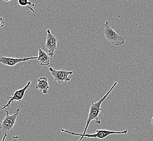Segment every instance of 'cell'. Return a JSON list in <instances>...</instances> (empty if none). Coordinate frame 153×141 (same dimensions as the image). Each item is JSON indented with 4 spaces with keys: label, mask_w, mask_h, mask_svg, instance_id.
<instances>
[{
    "label": "cell",
    "mask_w": 153,
    "mask_h": 141,
    "mask_svg": "<svg viewBox=\"0 0 153 141\" xmlns=\"http://www.w3.org/2000/svg\"><path fill=\"white\" fill-rule=\"evenodd\" d=\"M38 60L39 62L40 65L42 66H47L50 64V56L40 48H39L38 49Z\"/></svg>",
    "instance_id": "30bf717a"
},
{
    "label": "cell",
    "mask_w": 153,
    "mask_h": 141,
    "mask_svg": "<svg viewBox=\"0 0 153 141\" xmlns=\"http://www.w3.org/2000/svg\"><path fill=\"white\" fill-rule=\"evenodd\" d=\"M19 111L20 109L18 108L14 114L10 115L9 112L7 111L6 116L4 117L2 121L0 123V130L4 132V134L7 135V134H10L12 132Z\"/></svg>",
    "instance_id": "277c9868"
},
{
    "label": "cell",
    "mask_w": 153,
    "mask_h": 141,
    "mask_svg": "<svg viewBox=\"0 0 153 141\" xmlns=\"http://www.w3.org/2000/svg\"><path fill=\"white\" fill-rule=\"evenodd\" d=\"M18 3L19 5L21 6L25 7L28 6L29 7L30 5H32V6L33 7L36 6V5L34 3H32L31 1H28V0H19Z\"/></svg>",
    "instance_id": "8fae6325"
},
{
    "label": "cell",
    "mask_w": 153,
    "mask_h": 141,
    "mask_svg": "<svg viewBox=\"0 0 153 141\" xmlns=\"http://www.w3.org/2000/svg\"><path fill=\"white\" fill-rule=\"evenodd\" d=\"M5 25V22L3 20V18L2 17H0V29L1 28H3Z\"/></svg>",
    "instance_id": "7c38bea8"
},
{
    "label": "cell",
    "mask_w": 153,
    "mask_h": 141,
    "mask_svg": "<svg viewBox=\"0 0 153 141\" xmlns=\"http://www.w3.org/2000/svg\"><path fill=\"white\" fill-rule=\"evenodd\" d=\"M104 34L106 40L115 46L123 45L125 43L124 37L117 34L110 26V21H106L104 25Z\"/></svg>",
    "instance_id": "3957f363"
},
{
    "label": "cell",
    "mask_w": 153,
    "mask_h": 141,
    "mask_svg": "<svg viewBox=\"0 0 153 141\" xmlns=\"http://www.w3.org/2000/svg\"><path fill=\"white\" fill-rule=\"evenodd\" d=\"M31 84V82L29 81L28 82L27 84L26 85V86H25L23 88L16 90L11 96L8 95L7 98L8 99V101L6 104L3 105V107H2V109L5 110L6 109L8 108L10 106L11 104L15 101L21 102L24 97L25 92L28 89H29Z\"/></svg>",
    "instance_id": "5b68a950"
},
{
    "label": "cell",
    "mask_w": 153,
    "mask_h": 141,
    "mask_svg": "<svg viewBox=\"0 0 153 141\" xmlns=\"http://www.w3.org/2000/svg\"><path fill=\"white\" fill-rule=\"evenodd\" d=\"M19 137L18 136H13V141H18Z\"/></svg>",
    "instance_id": "4fadbf2b"
},
{
    "label": "cell",
    "mask_w": 153,
    "mask_h": 141,
    "mask_svg": "<svg viewBox=\"0 0 153 141\" xmlns=\"http://www.w3.org/2000/svg\"><path fill=\"white\" fill-rule=\"evenodd\" d=\"M152 126H153V117L152 119Z\"/></svg>",
    "instance_id": "9a60e30c"
},
{
    "label": "cell",
    "mask_w": 153,
    "mask_h": 141,
    "mask_svg": "<svg viewBox=\"0 0 153 141\" xmlns=\"http://www.w3.org/2000/svg\"><path fill=\"white\" fill-rule=\"evenodd\" d=\"M61 131L62 132H65L71 135H75L77 136H81V138L79 139L78 141H81L83 137H87V138H99V139H104V138L107 137L109 135H126L128 132L127 130H123L122 131H110L107 130H101V129H98L96 130V133L93 134H85L82 135L81 134H77L75 132H71L68 130H66L64 129H61Z\"/></svg>",
    "instance_id": "7a4b0ae2"
},
{
    "label": "cell",
    "mask_w": 153,
    "mask_h": 141,
    "mask_svg": "<svg viewBox=\"0 0 153 141\" xmlns=\"http://www.w3.org/2000/svg\"><path fill=\"white\" fill-rule=\"evenodd\" d=\"M49 70L53 77L54 81L59 84L69 82L71 80L69 76L72 75L75 72L74 71H67L64 70H56L52 68H49Z\"/></svg>",
    "instance_id": "8992f818"
},
{
    "label": "cell",
    "mask_w": 153,
    "mask_h": 141,
    "mask_svg": "<svg viewBox=\"0 0 153 141\" xmlns=\"http://www.w3.org/2000/svg\"><path fill=\"white\" fill-rule=\"evenodd\" d=\"M47 37H46L45 47L48 51V55L50 57H52L57 49L58 38L52 34L50 29L47 31Z\"/></svg>",
    "instance_id": "52a82bcc"
},
{
    "label": "cell",
    "mask_w": 153,
    "mask_h": 141,
    "mask_svg": "<svg viewBox=\"0 0 153 141\" xmlns=\"http://www.w3.org/2000/svg\"><path fill=\"white\" fill-rule=\"evenodd\" d=\"M49 86L48 78L46 77H41L37 80L36 89L38 90L40 92H42L44 95H46L48 92Z\"/></svg>",
    "instance_id": "9c48e42d"
},
{
    "label": "cell",
    "mask_w": 153,
    "mask_h": 141,
    "mask_svg": "<svg viewBox=\"0 0 153 141\" xmlns=\"http://www.w3.org/2000/svg\"><path fill=\"white\" fill-rule=\"evenodd\" d=\"M38 57H28L25 58H9L4 56L0 57V63L2 64L8 66H14L22 62H27L31 60H36L38 59Z\"/></svg>",
    "instance_id": "ba28073f"
},
{
    "label": "cell",
    "mask_w": 153,
    "mask_h": 141,
    "mask_svg": "<svg viewBox=\"0 0 153 141\" xmlns=\"http://www.w3.org/2000/svg\"><path fill=\"white\" fill-rule=\"evenodd\" d=\"M118 83L115 82L113 84V85L111 87L110 89L108 91V92L106 93L105 95L103 96V97L97 102H94L92 101V104L90 106L89 108V111L88 116L87 120L86 121V126L84 129V131L83 134H81L82 135H85L86 134V131L87 130V129L88 128L89 125L90 123L92 122V120H94L95 121V123L97 124H100L101 123V120L99 119V114L100 113L101 111L102 110V109L101 108V105L102 103H103V101H105V100L106 99L108 95L110 94L111 92L112 91L113 89L116 87Z\"/></svg>",
    "instance_id": "6da1fadb"
},
{
    "label": "cell",
    "mask_w": 153,
    "mask_h": 141,
    "mask_svg": "<svg viewBox=\"0 0 153 141\" xmlns=\"http://www.w3.org/2000/svg\"><path fill=\"white\" fill-rule=\"evenodd\" d=\"M7 136V135L6 134H4V135L3 136V138L2 139V141H5Z\"/></svg>",
    "instance_id": "5bb4252c"
}]
</instances>
